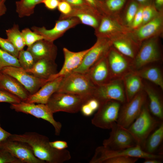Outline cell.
Masks as SVG:
<instances>
[{
    "label": "cell",
    "instance_id": "1",
    "mask_svg": "<svg viewBox=\"0 0 163 163\" xmlns=\"http://www.w3.org/2000/svg\"><path fill=\"white\" fill-rule=\"evenodd\" d=\"M8 139L27 143L31 148L35 156L46 163H62L71 158L69 151L66 149L59 150L53 148L47 137L36 132L11 134Z\"/></svg>",
    "mask_w": 163,
    "mask_h": 163
},
{
    "label": "cell",
    "instance_id": "2",
    "mask_svg": "<svg viewBox=\"0 0 163 163\" xmlns=\"http://www.w3.org/2000/svg\"><path fill=\"white\" fill-rule=\"evenodd\" d=\"M161 122L152 115L149 108L145 104L139 116L126 129L136 144L142 149L149 136Z\"/></svg>",
    "mask_w": 163,
    "mask_h": 163
},
{
    "label": "cell",
    "instance_id": "3",
    "mask_svg": "<svg viewBox=\"0 0 163 163\" xmlns=\"http://www.w3.org/2000/svg\"><path fill=\"white\" fill-rule=\"evenodd\" d=\"M96 87L86 73L72 72L63 77L56 92L92 97Z\"/></svg>",
    "mask_w": 163,
    "mask_h": 163
},
{
    "label": "cell",
    "instance_id": "4",
    "mask_svg": "<svg viewBox=\"0 0 163 163\" xmlns=\"http://www.w3.org/2000/svg\"><path fill=\"white\" fill-rule=\"evenodd\" d=\"M91 98L67 93L55 92L46 104L53 113L64 112L74 113L80 110L82 105Z\"/></svg>",
    "mask_w": 163,
    "mask_h": 163
},
{
    "label": "cell",
    "instance_id": "5",
    "mask_svg": "<svg viewBox=\"0 0 163 163\" xmlns=\"http://www.w3.org/2000/svg\"><path fill=\"white\" fill-rule=\"evenodd\" d=\"M119 156H128L145 159L154 158L161 160L163 158L161 155L145 152L138 145L130 148L117 150H111L102 145L96 148L89 163H104L108 159Z\"/></svg>",
    "mask_w": 163,
    "mask_h": 163
},
{
    "label": "cell",
    "instance_id": "6",
    "mask_svg": "<svg viewBox=\"0 0 163 163\" xmlns=\"http://www.w3.org/2000/svg\"><path fill=\"white\" fill-rule=\"evenodd\" d=\"M10 104L11 109L17 112L29 114L48 121L53 126L55 135H59L62 127V124L55 120L53 113L46 104H36L23 101L18 103Z\"/></svg>",
    "mask_w": 163,
    "mask_h": 163
},
{
    "label": "cell",
    "instance_id": "7",
    "mask_svg": "<svg viewBox=\"0 0 163 163\" xmlns=\"http://www.w3.org/2000/svg\"><path fill=\"white\" fill-rule=\"evenodd\" d=\"M100 103L97 112L91 119V123L100 128L110 129L117 123L120 103L115 101L108 100Z\"/></svg>",
    "mask_w": 163,
    "mask_h": 163
},
{
    "label": "cell",
    "instance_id": "8",
    "mask_svg": "<svg viewBox=\"0 0 163 163\" xmlns=\"http://www.w3.org/2000/svg\"><path fill=\"white\" fill-rule=\"evenodd\" d=\"M132 30L116 17L104 15L101 17L99 25L96 29L95 33L98 38L111 40L129 34Z\"/></svg>",
    "mask_w": 163,
    "mask_h": 163
},
{
    "label": "cell",
    "instance_id": "9",
    "mask_svg": "<svg viewBox=\"0 0 163 163\" xmlns=\"http://www.w3.org/2000/svg\"><path fill=\"white\" fill-rule=\"evenodd\" d=\"M145 93L140 91L120 108L117 123L127 129L140 114L146 99Z\"/></svg>",
    "mask_w": 163,
    "mask_h": 163
},
{
    "label": "cell",
    "instance_id": "10",
    "mask_svg": "<svg viewBox=\"0 0 163 163\" xmlns=\"http://www.w3.org/2000/svg\"><path fill=\"white\" fill-rule=\"evenodd\" d=\"M162 10L151 20L133 30L129 35L132 39L140 46L144 41L151 38L158 37L162 33L163 14Z\"/></svg>",
    "mask_w": 163,
    "mask_h": 163
},
{
    "label": "cell",
    "instance_id": "11",
    "mask_svg": "<svg viewBox=\"0 0 163 163\" xmlns=\"http://www.w3.org/2000/svg\"><path fill=\"white\" fill-rule=\"evenodd\" d=\"M111 46L110 40L98 38L85 55L80 66L72 72L86 73L96 62L107 54Z\"/></svg>",
    "mask_w": 163,
    "mask_h": 163
},
{
    "label": "cell",
    "instance_id": "12",
    "mask_svg": "<svg viewBox=\"0 0 163 163\" xmlns=\"http://www.w3.org/2000/svg\"><path fill=\"white\" fill-rule=\"evenodd\" d=\"M158 37L143 42L133 59V65L136 69H140L149 63L158 61L161 58Z\"/></svg>",
    "mask_w": 163,
    "mask_h": 163
},
{
    "label": "cell",
    "instance_id": "13",
    "mask_svg": "<svg viewBox=\"0 0 163 163\" xmlns=\"http://www.w3.org/2000/svg\"><path fill=\"white\" fill-rule=\"evenodd\" d=\"M0 71L15 78L23 85L30 95L34 94L49 82L48 80L41 79L35 76L21 67L7 66Z\"/></svg>",
    "mask_w": 163,
    "mask_h": 163
},
{
    "label": "cell",
    "instance_id": "14",
    "mask_svg": "<svg viewBox=\"0 0 163 163\" xmlns=\"http://www.w3.org/2000/svg\"><path fill=\"white\" fill-rule=\"evenodd\" d=\"M110 129L109 137L103 141L104 147L111 150H117L130 148L137 145L127 129L117 123Z\"/></svg>",
    "mask_w": 163,
    "mask_h": 163
},
{
    "label": "cell",
    "instance_id": "15",
    "mask_svg": "<svg viewBox=\"0 0 163 163\" xmlns=\"http://www.w3.org/2000/svg\"><path fill=\"white\" fill-rule=\"evenodd\" d=\"M93 97L100 102L113 100L120 103L125 102V94L120 82L111 80L105 84L96 86Z\"/></svg>",
    "mask_w": 163,
    "mask_h": 163
},
{
    "label": "cell",
    "instance_id": "16",
    "mask_svg": "<svg viewBox=\"0 0 163 163\" xmlns=\"http://www.w3.org/2000/svg\"><path fill=\"white\" fill-rule=\"evenodd\" d=\"M0 143L1 148L9 152L23 163H46L35 156L31 148L26 143L8 138Z\"/></svg>",
    "mask_w": 163,
    "mask_h": 163
},
{
    "label": "cell",
    "instance_id": "17",
    "mask_svg": "<svg viewBox=\"0 0 163 163\" xmlns=\"http://www.w3.org/2000/svg\"><path fill=\"white\" fill-rule=\"evenodd\" d=\"M79 23L80 21L77 18L70 17L56 21L54 27L50 29H47L44 27L35 26L32 27L31 29L34 32L42 36L44 40L53 42L69 29Z\"/></svg>",
    "mask_w": 163,
    "mask_h": 163
},
{
    "label": "cell",
    "instance_id": "18",
    "mask_svg": "<svg viewBox=\"0 0 163 163\" xmlns=\"http://www.w3.org/2000/svg\"><path fill=\"white\" fill-rule=\"evenodd\" d=\"M88 49L78 52L71 51L66 48L63 49L64 61L60 70L52 75L48 80L49 81L59 77H64L72 72L82 63L83 58Z\"/></svg>",
    "mask_w": 163,
    "mask_h": 163
},
{
    "label": "cell",
    "instance_id": "19",
    "mask_svg": "<svg viewBox=\"0 0 163 163\" xmlns=\"http://www.w3.org/2000/svg\"><path fill=\"white\" fill-rule=\"evenodd\" d=\"M107 54L96 62L86 73L96 86L105 84L112 80Z\"/></svg>",
    "mask_w": 163,
    "mask_h": 163
},
{
    "label": "cell",
    "instance_id": "20",
    "mask_svg": "<svg viewBox=\"0 0 163 163\" xmlns=\"http://www.w3.org/2000/svg\"><path fill=\"white\" fill-rule=\"evenodd\" d=\"M27 50L32 54L35 62L43 59L55 60L57 54V48L53 42L44 39L37 41Z\"/></svg>",
    "mask_w": 163,
    "mask_h": 163
},
{
    "label": "cell",
    "instance_id": "21",
    "mask_svg": "<svg viewBox=\"0 0 163 163\" xmlns=\"http://www.w3.org/2000/svg\"><path fill=\"white\" fill-rule=\"evenodd\" d=\"M125 56L112 46L107 54V62L112 78L126 73L129 68V64Z\"/></svg>",
    "mask_w": 163,
    "mask_h": 163
},
{
    "label": "cell",
    "instance_id": "22",
    "mask_svg": "<svg viewBox=\"0 0 163 163\" xmlns=\"http://www.w3.org/2000/svg\"><path fill=\"white\" fill-rule=\"evenodd\" d=\"M63 78L59 77L47 82L34 94L30 95L25 102L46 104L52 95L57 91Z\"/></svg>",
    "mask_w": 163,
    "mask_h": 163
},
{
    "label": "cell",
    "instance_id": "23",
    "mask_svg": "<svg viewBox=\"0 0 163 163\" xmlns=\"http://www.w3.org/2000/svg\"><path fill=\"white\" fill-rule=\"evenodd\" d=\"M0 88L12 94L25 102L30 94L16 79L0 71Z\"/></svg>",
    "mask_w": 163,
    "mask_h": 163
},
{
    "label": "cell",
    "instance_id": "24",
    "mask_svg": "<svg viewBox=\"0 0 163 163\" xmlns=\"http://www.w3.org/2000/svg\"><path fill=\"white\" fill-rule=\"evenodd\" d=\"M112 46L122 54L134 59L140 46L131 38L129 34L124 35L110 40Z\"/></svg>",
    "mask_w": 163,
    "mask_h": 163
},
{
    "label": "cell",
    "instance_id": "25",
    "mask_svg": "<svg viewBox=\"0 0 163 163\" xmlns=\"http://www.w3.org/2000/svg\"><path fill=\"white\" fill-rule=\"evenodd\" d=\"M57 69L55 60L43 59L37 61L31 69L26 71L38 78L48 80L58 72Z\"/></svg>",
    "mask_w": 163,
    "mask_h": 163
},
{
    "label": "cell",
    "instance_id": "26",
    "mask_svg": "<svg viewBox=\"0 0 163 163\" xmlns=\"http://www.w3.org/2000/svg\"><path fill=\"white\" fill-rule=\"evenodd\" d=\"M76 8L74 11L72 10L71 13H73L72 15L68 18H76L80 22L96 29L98 27L100 22L98 19L100 14L90 6L87 5L79 7Z\"/></svg>",
    "mask_w": 163,
    "mask_h": 163
},
{
    "label": "cell",
    "instance_id": "27",
    "mask_svg": "<svg viewBox=\"0 0 163 163\" xmlns=\"http://www.w3.org/2000/svg\"><path fill=\"white\" fill-rule=\"evenodd\" d=\"M142 78L136 73L125 75L123 81L126 88V97L127 102L130 101L141 91L142 87Z\"/></svg>",
    "mask_w": 163,
    "mask_h": 163
},
{
    "label": "cell",
    "instance_id": "28",
    "mask_svg": "<svg viewBox=\"0 0 163 163\" xmlns=\"http://www.w3.org/2000/svg\"><path fill=\"white\" fill-rule=\"evenodd\" d=\"M145 93L149 100V109L154 116L161 121L163 119V105L159 95L152 89L149 87L145 88Z\"/></svg>",
    "mask_w": 163,
    "mask_h": 163
},
{
    "label": "cell",
    "instance_id": "29",
    "mask_svg": "<svg viewBox=\"0 0 163 163\" xmlns=\"http://www.w3.org/2000/svg\"><path fill=\"white\" fill-rule=\"evenodd\" d=\"M163 139V123L162 122L155 131L149 136L145 143L143 150L150 154H154Z\"/></svg>",
    "mask_w": 163,
    "mask_h": 163
},
{
    "label": "cell",
    "instance_id": "30",
    "mask_svg": "<svg viewBox=\"0 0 163 163\" xmlns=\"http://www.w3.org/2000/svg\"><path fill=\"white\" fill-rule=\"evenodd\" d=\"M141 78L148 80L163 89V78L161 72L158 67H151L135 72Z\"/></svg>",
    "mask_w": 163,
    "mask_h": 163
},
{
    "label": "cell",
    "instance_id": "31",
    "mask_svg": "<svg viewBox=\"0 0 163 163\" xmlns=\"http://www.w3.org/2000/svg\"><path fill=\"white\" fill-rule=\"evenodd\" d=\"M43 0H20L15 2L16 11L19 17L29 16L34 12V8Z\"/></svg>",
    "mask_w": 163,
    "mask_h": 163
},
{
    "label": "cell",
    "instance_id": "32",
    "mask_svg": "<svg viewBox=\"0 0 163 163\" xmlns=\"http://www.w3.org/2000/svg\"><path fill=\"white\" fill-rule=\"evenodd\" d=\"M7 39L19 51L23 50L25 44L19 25L14 24L13 27L5 30Z\"/></svg>",
    "mask_w": 163,
    "mask_h": 163
},
{
    "label": "cell",
    "instance_id": "33",
    "mask_svg": "<svg viewBox=\"0 0 163 163\" xmlns=\"http://www.w3.org/2000/svg\"><path fill=\"white\" fill-rule=\"evenodd\" d=\"M18 59L20 67L25 70L31 69L35 62L32 54L27 50L19 51Z\"/></svg>",
    "mask_w": 163,
    "mask_h": 163
},
{
    "label": "cell",
    "instance_id": "34",
    "mask_svg": "<svg viewBox=\"0 0 163 163\" xmlns=\"http://www.w3.org/2000/svg\"><path fill=\"white\" fill-rule=\"evenodd\" d=\"M9 66L20 67L18 58L0 48V71Z\"/></svg>",
    "mask_w": 163,
    "mask_h": 163
},
{
    "label": "cell",
    "instance_id": "35",
    "mask_svg": "<svg viewBox=\"0 0 163 163\" xmlns=\"http://www.w3.org/2000/svg\"><path fill=\"white\" fill-rule=\"evenodd\" d=\"M25 45L28 47L37 41L44 39L43 37L32 31L29 28H26L21 31Z\"/></svg>",
    "mask_w": 163,
    "mask_h": 163
},
{
    "label": "cell",
    "instance_id": "36",
    "mask_svg": "<svg viewBox=\"0 0 163 163\" xmlns=\"http://www.w3.org/2000/svg\"><path fill=\"white\" fill-rule=\"evenodd\" d=\"M139 7L137 4L134 2H131L129 5L125 15L126 25L131 27L133 19Z\"/></svg>",
    "mask_w": 163,
    "mask_h": 163
},
{
    "label": "cell",
    "instance_id": "37",
    "mask_svg": "<svg viewBox=\"0 0 163 163\" xmlns=\"http://www.w3.org/2000/svg\"><path fill=\"white\" fill-rule=\"evenodd\" d=\"M0 48L18 58L19 51L7 39L0 37Z\"/></svg>",
    "mask_w": 163,
    "mask_h": 163
},
{
    "label": "cell",
    "instance_id": "38",
    "mask_svg": "<svg viewBox=\"0 0 163 163\" xmlns=\"http://www.w3.org/2000/svg\"><path fill=\"white\" fill-rule=\"evenodd\" d=\"M0 163H23L5 149L0 148Z\"/></svg>",
    "mask_w": 163,
    "mask_h": 163
},
{
    "label": "cell",
    "instance_id": "39",
    "mask_svg": "<svg viewBox=\"0 0 163 163\" xmlns=\"http://www.w3.org/2000/svg\"><path fill=\"white\" fill-rule=\"evenodd\" d=\"M159 11H157L154 8L150 5L143 7L142 12L143 21L142 25L151 20Z\"/></svg>",
    "mask_w": 163,
    "mask_h": 163
},
{
    "label": "cell",
    "instance_id": "40",
    "mask_svg": "<svg viewBox=\"0 0 163 163\" xmlns=\"http://www.w3.org/2000/svg\"><path fill=\"white\" fill-rule=\"evenodd\" d=\"M21 101L16 96L0 88V103L16 104L19 103Z\"/></svg>",
    "mask_w": 163,
    "mask_h": 163
},
{
    "label": "cell",
    "instance_id": "41",
    "mask_svg": "<svg viewBox=\"0 0 163 163\" xmlns=\"http://www.w3.org/2000/svg\"><path fill=\"white\" fill-rule=\"evenodd\" d=\"M138 158L128 156H119L108 159L104 163H134Z\"/></svg>",
    "mask_w": 163,
    "mask_h": 163
},
{
    "label": "cell",
    "instance_id": "42",
    "mask_svg": "<svg viewBox=\"0 0 163 163\" xmlns=\"http://www.w3.org/2000/svg\"><path fill=\"white\" fill-rule=\"evenodd\" d=\"M126 1V0H106V6L109 11L116 12L123 7Z\"/></svg>",
    "mask_w": 163,
    "mask_h": 163
},
{
    "label": "cell",
    "instance_id": "43",
    "mask_svg": "<svg viewBox=\"0 0 163 163\" xmlns=\"http://www.w3.org/2000/svg\"><path fill=\"white\" fill-rule=\"evenodd\" d=\"M143 7H139L134 17L131 26V28L132 30L137 28L142 24Z\"/></svg>",
    "mask_w": 163,
    "mask_h": 163
},
{
    "label": "cell",
    "instance_id": "44",
    "mask_svg": "<svg viewBox=\"0 0 163 163\" xmlns=\"http://www.w3.org/2000/svg\"><path fill=\"white\" fill-rule=\"evenodd\" d=\"M57 8L60 12L65 15H69L72 11L71 5L63 0L59 2Z\"/></svg>",
    "mask_w": 163,
    "mask_h": 163
},
{
    "label": "cell",
    "instance_id": "45",
    "mask_svg": "<svg viewBox=\"0 0 163 163\" xmlns=\"http://www.w3.org/2000/svg\"><path fill=\"white\" fill-rule=\"evenodd\" d=\"M51 146L53 148L59 150L65 149L68 147L67 143L64 141L56 140L50 142Z\"/></svg>",
    "mask_w": 163,
    "mask_h": 163
},
{
    "label": "cell",
    "instance_id": "46",
    "mask_svg": "<svg viewBox=\"0 0 163 163\" xmlns=\"http://www.w3.org/2000/svg\"><path fill=\"white\" fill-rule=\"evenodd\" d=\"M60 1L59 0H43L42 3L48 9L53 10L57 8Z\"/></svg>",
    "mask_w": 163,
    "mask_h": 163
},
{
    "label": "cell",
    "instance_id": "47",
    "mask_svg": "<svg viewBox=\"0 0 163 163\" xmlns=\"http://www.w3.org/2000/svg\"><path fill=\"white\" fill-rule=\"evenodd\" d=\"M80 110L82 114L87 117L91 116L94 112L86 102L82 105Z\"/></svg>",
    "mask_w": 163,
    "mask_h": 163
},
{
    "label": "cell",
    "instance_id": "48",
    "mask_svg": "<svg viewBox=\"0 0 163 163\" xmlns=\"http://www.w3.org/2000/svg\"><path fill=\"white\" fill-rule=\"evenodd\" d=\"M86 103L94 112L97 110L100 104L98 100L93 97L89 99Z\"/></svg>",
    "mask_w": 163,
    "mask_h": 163
},
{
    "label": "cell",
    "instance_id": "49",
    "mask_svg": "<svg viewBox=\"0 0 163 163\" xmlns=\"http://www.w3.org/2000/svg\"><path fill=\"white\" fill-rule=\"evenodd\" d=\"M11 134V133L2 128L0 125V143L8 139Z\"/></svg>",
    "mask_w": 163,
    "mask_h": 163
},
{
    "label": "cell",
    "instance_id": "50",
    "mask_svg": "<svg viewBox=\"0 0 163 163\" xmlns=\"http://www.w3.org/2000/svg\"><path fill=\"white\" fill-rule=\"evenodd\" d=\"M69 4L71 5H73L78 7H82L85 5L84 3V0H63Z\"/></svg>",
    "mask_w": 163,
    "mask_h": 163
},
{
    "label": "cell",
    "instance_id": "51",
    "mask_svg": "<svg viewBox=\"0 0 163 163\" xmlns=\"http://www.w3.org/2000/svg\"><path fill=\"white\" fill-rule=\"evenodd\" d=\"M6 1L0 0V18L6 12L7 9L5 4Z\"/></svg>",
    "mask_w": 163,
    "mask_h": 163
},
{
    "label": "cell",
    "instance_id": "52",
    "mask_svg": "<svg viewBox=\"0 0 163 163\" xmlns=\"http://www.w3.org/2000/svg\"><path fill=\"white\" fill-rule=\"evenodd\" d=\"M88 4L94 10L96 11L100 14L97 10V8L98 6V4L96 0H85Z\"/></svg>",
    "mask_w": 163,
    "mask_h": 163
},
{
    "label": "cell",
    "instance_id": "53",
    "mask_svg": "<svg viewBox=\"0 0 163 163\" xmlns=\"http://www.w3.org/2000/svg\"><path fill=\"white\" fill-rule=\"evenodd\" d=\"M161 159L157 158H150L145 159L143 163H161Z\"/></svg>",
    "mask_w": 163,
    "mask_h": 163
},
{
    "label": "cell",
    "instance_id": "54",
    "mask_svg": "<svg viewBox=\"0 0 163 163\" xmlns=\"http://www.w3.org/2000/svg\"><path fill=\"white\" fill-rule=\"evenodd\" d=\"M155 3L156 8L160 9V11L162 10H160V8H161L163 6V0H155Z\"/></svg>",
    "mask_w": 163,
    "mask_h": 163
},
{
    "label": "cell",
    "instance_id": "55",
    "mask_svg": "<svg viewBox=\"0 0 163 163\" xmlns=\"http://www.w3.org/2000/svg\"><path fill=\"white\" fill-rule=\"evenodd\" d=\"M147 0H136L137 1L141 3H144L146 2Z\"/></svg>",
    "mask_w": 163,
    "mask_h": 163
},
{
    "label": "cell",
    "instance_id": "56",
    "mask_svg": "<svg viewBox=\"0 0 163 163\" xmlns=\"http://www.w3.org/2000/svg\"><path fill=\"white\" fill-rule=\"evenodd\" d=\"M1 148V143H0V148Z\"/></svg>",
    "mask_w": 163,
    "mask_h": 163
},
{
    "label": "cell",
    "instance_id": "57",
    "mask_svg": "<svg viewBox=\"0 0 163 163\" xmlns=\"http://www.w3.org/2000/svg\"><path fill=\"white\" fill-rule=\"evenodd\" d=\"M60 1V0H59Z\"/></svg>",
    "mask_w": 163,
    "mask_h": 163
}]
</instances>
